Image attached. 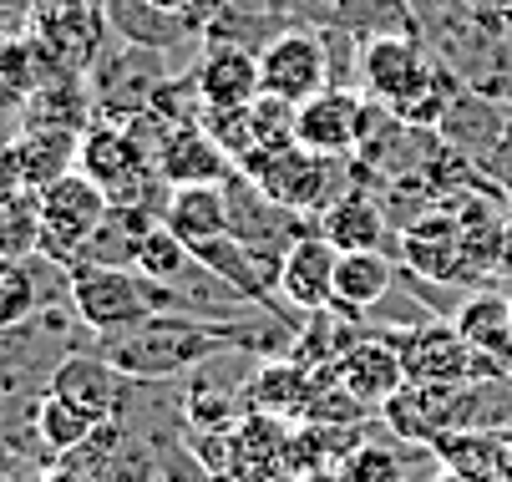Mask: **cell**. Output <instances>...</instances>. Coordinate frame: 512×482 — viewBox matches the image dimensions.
I'll return each instance as SVG.
<instances>
[{"label":"cell","mask_w":512,"mask_h":482,"mask_svg":"<svg viewBox=\"0 0 512 482\" xmlns=\"http://www.w3.org/2000/svg\"><path fill=\"white\" fill-rule=\"evenodd\" d=\"M153 6H163V11H173V16H183L198 36L218 21V11L229 6V0H153Z\"/></svg>","instance_id":"f546056e"},{"label":"cell","mask_w":512,"mask_h":482,"mask_svg":"<svg viewBox=\"0 0 512 482\" xmlns=\"http://www.w3.org/2000/svg\"><path fill=\"white\" fill-rule=\"evenodd\" d=\"M107 214H112V198L87 173L56 178L51 188H41V254L56 259L61 269H77Z\"/></svg>","instance_id":"3957f363"},{"label":"cell","mask_w":512,"mask_h":482,"mask_svg":"<svg viewBox=\"0 0 512 482\" xmlns=\"http://www.w3.org/2000/svg\"><path fill=\"white\" fill-rule=\"evenodd\" d=\"M193 77H198L208 107H249V102L264 97L259 51H249V46L203 41V51L193 56Z\"/></svg>","instance_id":"2e32d148"},{"label":"cell","mask_w":512,"mask_h":482,"mask_svg":"<svg viewBox=\"0 0 512 482\" xmlns=\"http://www.w3.org/2000/svg\"><path fill=\"white\" fill-rule=\"evenodd\" d=\"M315 229L340 249V254H350V249H381V239H386V214H381V203L376 198H365V193H340L330 209L315 219Z\"/></svg>","instance_id":"d4e9b609"},{"label":"cell","mask_w":512,"mask_h":482,"mask_svg":"<svg viewBox=\"0 0 512 482\" xmlns=\"http://www.w3.org/2000/svg\"><path fill=\"white\" fill-rule=\"evenodd\" d=\"M507 482H512V442H507Z\"/></svg>","instance_id":"d590c367"},{"label":"cell","mask_w":512,"mask_h":482,"mask_svg":"<svg viewBox=\"0 0 512 482\" xmlns=\"http://www.w3.org/2000/svg\"><path fill=\"white\" fill-rule=\"evenodd\" d=\"M340 482H406V462L401 452L381 447V442H360L350 457H340Z\"/></svg>","instance_id":"83f0119b"},{"label":"cell","mask_w":512,"mask_h":482,"mask_svg":"<svg viewBox=\"0 0 512 482\" xmlns=\"http://www.w3.org/2000/svg\"><path fill=\"white\" fill-rule=\"evenodd\" d=\"M431 66H436V51L426 46V36H406V31L365 36L360 41V97L396 107L426 82Z\"/></svg>","instance_id":"8992f818"},{"label":"cell","mask_w":512,"mask_h":482,"mask_svg":"<svg viewBox=\"0 0 512 482\" xmlns=\"http://www.w3.org/2000/svg\"><path fill=\"white\" fill-rule=\"evenodd\" d=\"M61 6H97V11H107L112 0H61Z\"/></svg>","instance_id":"e575fe53"},{"label":"cell","mask_w":512,"mask_h":482,"mask_svg":"<svg viewBox=\"0 0 512 482\" xmlns=\"http://www.w3.org/2000/svg\"><path fill=\"white\" fill-rule=\"evenodd\" d=\"M507 442L512 437H502L492 427H457L431 447V457L452 472L477 477V482H507Z\"/></svg>","instance_id":"7402d4cb"},{"label":"cell","mask_w":512,"mask_h":482,"mask_svg":"<svg viewBox=\"0 0 512 482\" xmlns=\"http://www.w3.org/2000/svg\"><path fill=\"white\" fill-rule=\"evenodd\" d=\"M452 325L477 356V381H507L512 376V300L497 290H472Z\"/></svg>","instance_id":"30bf717a"},{"label":"cell","mask_w":512,"mask_h":482,"mask_svg":"<svg viewBox=\"0 0 512 482\" xmlns=\"http://www.w3.org/2000/svg\"><path fill=\"white\" fill-rule=\"evenodd\" d=\"M416 386H467L477 381V356L452 320H421L416 330H386Z\"/></svg>","instance_id":"52a82bcc"},{"label":"cell","mask_w":512,"mask_h":482,"mask_svg":"<svg viewBox=\"0 0 512 482\" xmlns=\"http://www.w3.org/2000/svg\"><path fill=\"white\" fill-rule=\"evenodd\" d=\"M127 386H132V381H127L102 351H92V346L71 351V356L51 371V381H46L51 396H61V401H71V406L92 411L97 422H112V417H117Z\"/></svg>","instance_id":"7c38bea8"},{"label":"cell","mask_w":512,"mask_h":482,"mask_svg":"<svg viewBox=\"0 0 512 482\" xmlns=\"http://www.w3.org/2000/svg\"><path fill=\"white\" fill-rule=\"evenodd\" d=\"M401 264L386 254V249H350L340 254V269H335V305H350V310H371L391 295Z\"/></svg>","instance_id":"cb8c5ba5"},{"label":"cell","mask_w":512,"mask_h":482,"mask_svg":"<svg viewBox=\"0 0 512 482\" xmlns=\"http://www.w3.org/2000/svg\"><path fill=\"white\" fill-rule=\"evenodd\" d=\"M107 21H112V36H117V41L148 46V51H163V56H173V51L203 41L183 16L153 6V0H112V6H107Z\"/></svg>","instance_id":"ffe728a7"},{"label":"cell","mask_w":512,"mask_h":482,"mask_svg":"<svg viewBox=\"0 0 512 482\" xmlns=\"http://www.w3.org/2000/svg\"><path fill=\"white\" fill-rule=\"evenodd\" d=\"M492 269L502 274V280H512V219L502 224V234H497V249H492Z\"/></svg>","instance_id":"4dcf8cb0"},{"label":"cell","mask_w":512,"mask_h":482,"mask_svg":"<svg viewBox=\"0 0 512 482\" xmlns=\"http://www.w3.org/2000/svg\"><path fill=\"white\" fill-rule=\"evenodd\" d=\"M31 41L41 46V56L66 77H87L102 61V51L117 41L107 11L97 6H61V0H41L31 11Z\"/></svg>","instance_id":"277c9868"},{"label":"cell","mask_w":512,"mask_h":482,"mask_svg":"<svg viewBox=\"0 0 512 482\" xmlns=\"http://www.w3.org/2000/svg\"><path fill=\"white\" fill-rule=\"evenodd\" d=\"M259 82L264 97H279L289 107H300L330 87V66H325V41L310 26H289L259 51Z\"/></svg>","instance_id":"ba28073f"},{"label":"cell","mask_w":512,"mask_h":482,"mask_svg":"<svg viewBox=\"0 0 512 482\" xmlns=\"http://www.w3.org/2000/svg\"><path fill=\"white\" fill-rule=\"evenodd\" d=\"M163 224L193 249L203 239L229 234V203H224V183H198V188H173Z\"/></svg>","instance_id":"603a6c76"},{"label":"cell","mask_w":512,"mask_h":482,"mask_svg":"<svg viewBox=\"0 0 512 482\" xmlns=\"http://www.w3.org/2000/svg\"><path fill=\"white\" fill-rule=\"evenodd\" d=\"M335 381L381 417V406L406 386V366H401V356H396V346H391L386 330H365L355 346L335 361Z\"/></svg>","instance_id":"4fadbf2b"},{"label":"cell","mask_w":512,"mask_h":482,"mask_svg":"<svg viewBox=\"0 0 512 482\" xmlns=\"http://www.w3.org/2000/svg\"><path fill=\"white\" fill-rule=\"evenodd\" d=\"M335 371H315L295 356H279V361H259L254 381L244 386V401L254 411H269V417H305V406L315 401V391L330 381Z\"/></svg>","instance_id":"ac0fdd59"},{"label":"cell","mask_w":512,"mask_h":482,"mask_svg":"<svg viewBox=\"0 0 512 482\" xmlns=\"http://www.w3.org/2000/svg\"><path fill=\"white\" fill-rule=\"evenodd\" d=\"M153 168H158V178H163L168 188L229 183V178L239 173L234 158L203 132V122H198V127H173V132H163V143H158V153H153Z\"/></svg>","instance_id":"9a60e30c"},{"label":"cell","mask_w":512,"mask_h":482,"mask_svg":"<svg viewBox=\"0 0 512 482\" xmlns=\"http://www.w3.org/2000/svg\"><path fill=\"white\" fill-rule=\"evenodd\" d=\"M507 137H512V127H507Z\"/></svg>","instance_id":"8d00e7d4"},{"label":"cell","mask_w":512,"mask_h":482,"mask_svg":"<svg viewBox=\"0 0 512 482\" xmlns=\"http://www.w3.org/2000/svg\"><path fill=\"white\" fill-rule=\"evenodd\" d=\"M295 482H340V472H330V467H320V472H300Z\"/></svg>","instance_id":"d6a6232c"},{"label":"cell","mask_w":512,"mask_h":482,"mask_svg":"<svg viewBox=\"0 0 512 482\" xmlns=\"http://www.w3.org/2000/svg\"><path fill=\"white\" fill-rule=\"evenodd\" d=\"M61 264L46 259V254H31V259H11L0 254V335L26 325L31 315H41L46 305H71L66 290H46V280H61Z\"/></svg>","instance_id":"e0dca14e"},{"label":"cell","mask_w":512,"mask_h":482,"mask_svg":"<svg viewBox=\"0 0 512 482\" xmlns=\"http://www.w3.org/2000/svg\"><path fill=\"white\" fill-rule=\"evenodd\" d=\"M507 127H512V107H502V102L462 87L436 132H442L452 148H462V153H487V148H502L507 143Z\"/></svg>","instance_id":"44dd1931"},{"label":"cell","mask_w":512,"mask_h":482,"mask_svg":"<svg viewBox=\"0 0 512 482\" xmlns=\"http://www.w3.org/2000/svg\"><path fill=\"white\" fill-rule=\"evenodd\" d=\"M71 310L92 335L132 330L153 315H198L188 295L148 280L142 269H117V264H77L71 269Z\"/></svg>","instance_id":"6da1fadb"},{"label":"cell","mask_w":512,"mask_h":482,"mask_svg":"<svg viewBox=\"0 0 512 482\" xmlns=\"http://www.w3.org/2000/svg\"><path fill=\"white\" fill-rule=\"evenodd\" d=\"M46 482H97V477H92V472H82V467H71V462H61Z\"/></svg>","instance_id":"1f68e13d"},{"label":"cell","mask_w":512,"mask_h":482,"mask_svg":"<svg viewBox=\"0 0 512 482\" xmlns=\"http://www.w3.org/2000/svg\"><path fill=\"white\" fill-rule=\"evenodd\" d=\"M77 148H82V132H61V127H31L21 143L6 153L11 158V178L16 188H51L56 178L77 173Z\"/></svg>","instance_id":"d6986e66"},{"label":"cell","mask_w":512,"mask_h":482,"mask_svg":"<svg viewBox=\"0 0 512 482\" xmlns=\"http://www.w3.org/2000/svg\"><path fill=\"white\" fill-rule=\"evenodd\" d=\"M335 269H340V249L315 229L305 234L295 249L284 254V269H279V300L300 315H315V310H330L335 305Z\"/></svg>","instance_id":"5bb4252c"},{"label":"cell","mask_w":512,"mask_h":482,"mask_svg":"<svg viewBox=\"0 0 512 482\" xmlns=\"http://www.w3.org/2000/svg\"><path fill=\"white\" fill-rule=\"evenodd\" d=\"M168 77H173V66H168L163 51L112 41L102 51V61L87 72V87H92V102H97V122H117V127L137 122Z\"/></svg>","instance_id":"7a4b0ae2"},{"label":"cell","mask_w":512,"mask_h":482,"mask_svg":"<svg viewBox=\"0 0 512 482\" xmlns=\"http://www.w3.org/2000/svg\"><path fill=\"white\" fill-rule=\"evenodd\" d=\"M224 203H229V234L249 249H269V254H289L305 234H315V219L300 209H284L279 198H269L249 173H234L224 183Z\"/></svg>","instance_id":"5b68a950"},{"label":"cell","mask_w":512,"mask_h":482,"mask_svg":"<svg viewBox=\"0 0 512 482\" xmlns=\"http://www.w3.org/2000/svg\"><path fill=\"white\" fill-rule=\"evenodd\" d=\"M26 132H31L26 97H21V92H0V153H11Z\"/></svg>","instance_id":"f1b7e54d"},{"label":"cell","mask_w":512,"mask_h":482,"mask_svg":"<svg viewBox=\"0 0 512 482\" xmlns=\"http://www.w3.org/2000/svg\"><path fill=\"white\" fill-rule=\"evenodd\" d=\"M360 132H365V97L360 92H340L325 87L320 97L295 107V143L320 153V158H345L360 148Z\"/></svg>","instance_id":"8fae6325"},{"label":"cell","mask_w":512,"mask_h":482,"mask_svg":"<svg viewBox=\"0 0 512 482\" xmlns=\"http://www.w3.org/2000/svg\"><path fill=\"white\" fill-rule=\"evenodd\" d=\"M31 422H36V437H41V447H46L51 457H71V452H77V447L102 427V422L92 417V411L71 406V401H61V396H51V391H41V396H36Z\"/></svg>","instance_id":"484cf974"},{"label":"cell","mask_w":512,"mask_h":482,"mask_svg":"<svg viewBox=\"0 0 512 482\" xmlns=\"http://www.w3.org/2000/svg\"><path fill=\"white\" fill-rule=\"evenodd\" d=\"M0 254H11V259L41 254V193L36 188H0Z\"/></svg>","instance_id":"4316f807"},{"label":"cell","mask_w":512,"mask_h":482,"mask_svg":"<svg viewBox=\"0 0 512 482\" xmlns=\"http://www.w3.org/2000/svg\"><path fill=\"white\" fill-rule=\"evenodd\" d=\"M431 482H477V477H467V472H452V467H436V477Z\"/></svg>","instance_id":"836d02e7"},{"label":"cell","mask_w":512,"mask_h":482,"mask_svg":"<svg viewBox=\"0 0 512 482\" xmlns=\"http://www.w3.org/2000/svg\"><path fill=\"white\" fill-rule=\"evenodd\" d=\"M467 386H472V381H467ZM467 386H416V381H406V386L381 406V422H386L401 442L431 452L447 432H457V427L472 422Z\"/></svg>","instance_id":"9c48e42d"}]
</instances>
